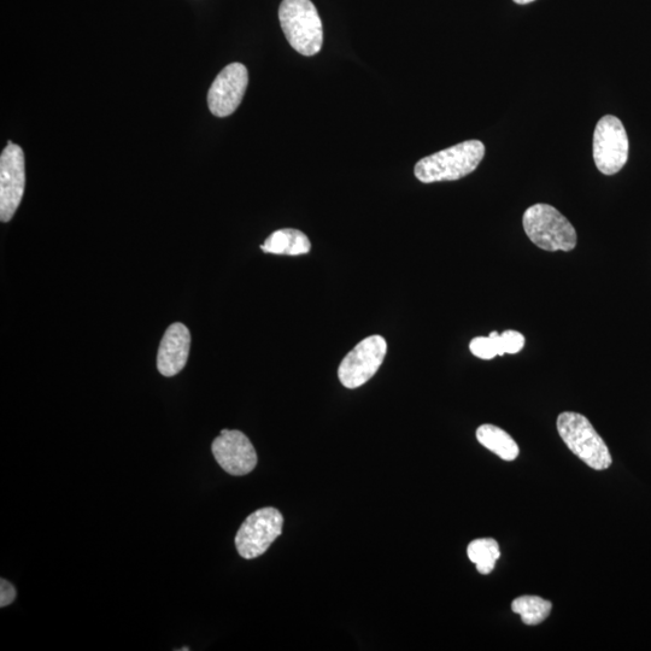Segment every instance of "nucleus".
<instances>
[{
    "label": "nucleus",
    "instance_id": "nucleus-16",
    "mask_svg": "<svg viewBox=\"0 0 651 651\" xmlns=\"http://www.w3.org/2000/svg\"><path fill=\"white\" fill-rule=\"evenodd\" d=\"M498 332L490 333L489 337L474 338L469 344L472 354L478 359L492 360L496 356H500V349H498L497 336Z\"/></svg>",
    "mask_w": 651,
    "mask_h": 651
},
{
    "label": "nucleus",
    "instance_id": "nucleus-18",
    "mask_svg": "<svg viewBox=\"0 0 651 651\" xmlns=\"http://www.w3.org/2000/svg\"><path fill=\"white\" fill-rule=\"evenodd\" d=\"M15 586L8 582L7 579L0 580V607L10 606L15 601Z\"/></svg>",
    "mask_w": 651,
    "mask_h": 651
},
{
    "label": "nucleus",
    "instance_id": "nucleus-14",
    "mask_svg": "<svg viewBox=\"0 0 651 651\" xmlns=\"http://www.w3.org/2000/svg\"><path fill=\"white\" fill-rule=\"evenodd\" d=\"M469 560L475 563L480 574H490L494 571L496 562L500 559V545L492 538L475 539L468 545Z\"/></svg>",
    "mask_w": 651,
    "mask_h": 651
},
{
    "label": "nucleus",
    "instance_id": "nucleus-6",
    "mask_svg": "<svg viewBox=\"0 0 651 651\" xmlns=\"http://www.w3.org/2000/svg\"><path fill=\"white\" fill-rule=\"evenodd\" d=\"M629 158V138L618 117L607 115L598 121L594 133V160L604 175H614Z\"/></svg>",
    "mask_w": 651,
    "mask_h": 651
},
{
    "label": "nucleus",
    "instance_id": "nucleus-1",
    "mask_svg": "<svg viewBox=\"0 0 651 651\" xmlns=\"http://www.w3.org/2000/svg\"><path fill=\"white\" fill-rule=\"evenodd\" d=\"M484 156L485 146L482 142L467 140L421 158L414 169L415 177L424 184L459 180L473 173Z\"/></svg>",
    "mask_w": 651,
    "mask_h": 651
},
{
    "label": "nucleus",
    "instance_id": "nucleus-10",
    "mask_svg": "<svg viewBox=\"0 0 651 651\" xmlns=\"http://www.w3.org/2000/svg\"><path fill=\"white\" fill-rule=\"evenodd\" d=\"M215 460L225 472L242 477L254 471L257 454L254 445L243 432L222 430L211 444Z\"/></svg>",
    "mask_w": 651,
    "mask_h": 651
},
{
    "label": "nucleus",
    "instance_id": "nucleus-15",
    "mask_svg": "<svg viewBox=\"0 0 651 651\" xmlns=\"http://www.w3.org/2000/svg\"><path fill=\"white\" fill-rule=\"evenodd\" d=\"M553 604L538 596H521L512 603L515 614H519L525 625L542 624L549 617Z\"/></svg>",
    "mask_w": 651,
    "mask_h": 651
},
{
    "label": "nucleus",
    "instance_id": "nucleus-11",
    "mask_svg": "<svg viewBox=\"0 0 651 651\" xmlns=\"http://www.w3.org/2000/svg\"><path fill=\"white\" fill-rule=\"evenodd\" d=\"M191 333L180 322L170 325L162 338L157 355V369L163 377L179 374L189 360Z\"/></svg>",
    "mask_w": 651,
    "mask_h": 651
},
{
    "label": "nucleus",
    "instance_id": "nucleus-2",
    "mask_svg": "<svg viewBox=\"0 0 651 651\" xmlns=\"http://www.w3.org/2000/svg\"><path fill=\"white\" fill-rule=\"evenodd\" d=\"M279 20L287 41L298 54H319L324 44V27L312 0H283Z\"/></svg>",
    "mask_w": 651,
    "mask_h": 651
},
{
    "label": "nucleus",
    "instance_id": "nucleus-13",
    "mask_svg": "<svg viewBox=\"0 0 651 651\" xmlns=\"http://www.w3.org/2000/svg\"><path fill=\"white\" fill-rule=\"evenodd\" d=\"M477 439L486 449L504 461H514L519 456L518 444L510 434L495 425H482L477 430Z\"/></svg>",
    "mask_w": 651,
    "mask_h": 651
},
{
    "label": "nucleus",
    "instance_id": "nucleus-19",
    "mask_svg": "<svg viewBox=\"0 0 651 651\" xmlns=\"http://www.w3.org/2000/svg\"><path fill=\"white\" fill-rule=\"evenodd\" d=\"M514 2H515L516 4L524 5V4H530V3H532V2H535V0H514Z\"/></svg>",
    "mask_w": 651,
    "mask_h": 651
},
{
    "label": "nucleus",
    "instance_id": "nucleus-4",
    "mask_svg": "<svg viewBox=\"0 0 651 651\" xmlns=\"http://www.w3.org/2000/svg\"><path fill=\"white\" fill-rule=\"evenodd\" d=\"M557 431L568 449L586 465L604 471L612 465V456L606 442L584 415L566 412L557 418Z\"/></svg>",
    "mask_w": 651,
    "mask_h": 651
},
{
    "label": "nucleus",
    "instance_id": "nucleus-5",
    "mask_svg": "<svg viewBox=\"0 0 651 651\" xmlns=\"http://www.w3.org/2000/svg\"><path fill=\"white\" fill-rule=\"evenodd\" d=\"M284 516L278 509L267 507L256 510L245 519L236 536V547L246 560L265 554L283 532Z\"/></svg>",
    "mask_w": 651,
    "mask_h": 651
},
{
    "label": "nucleus",
    "instance_id": "nucleus-17",
    "mask_svg": "<svg viewBox=\"0 0 651 651\" xmlns=\"http://www.w3.org/2000/svg\"><path fill=\"white\" fill-rule=\"evenodd\" d=\"M500 356L504 354L515 355L520 353L525 346V337L520 332L506 331L496 336Z\"/></svg>",
    "mask_w": 651,
    "mask_h": 651
},
{
    "label": "nucleus",
    "instance_id": "nucleus-3",
    "mask_svg": "<svg viewBox=\"0 0 651 651\" xmlns=\"http://www.w3.org/2000/svg\"><path fill=\"white\" fill-rule=\"evenodd\" d=\"M523 225L527 237L539 249L568 252L577 246L576 228L549 204H535L527 209Z\"/></svg>",
    "mask_w": 651,
    "mask_h": 651
},
{
    "label": "nucleus",
    "instance_id": "nucleus-8",
    "mask_svg": "<svg viewBox=\"0 0 651 651\" xmlns=\"http://www.w3.org/2000/svg\"><path fill=\"white\" fill-rule=\"evenodd\" d=\"M26 186L25 154L19 145L8 142L0 156V220L13 219Z\"/></svg>",
    "mask_w": 651,
    "mask_h": 651
},
{
    "label": "nucleus",
    "instance_id": "nucleus-9",
    "mask_svg": "<svg viewBox=\"0 0 651 651\" xmlns=\"http://www.w3.org/2000/svg\"><path fill=\"white\" fill-rule=\"evenodd\" d=\"M248 85V69L242 63H231L222 69L208 92L211 114L217 117L232 115L242 103Z\"/></svg>",
    "mask_w": 651,
    "mask_h": 651
},
{
    "label": "nucleus",
    "instance_id": "nucleus-7",
    "mask_svg": "<svg viewBox=\"0 0 651 651\" xmlns=\"http://www.w3.org/2000/svg\"><path fill=\"white\" fill-rule=\"evenodd\" d=\"M387 343L385 338L368 337L357 344L344 357L338 369V377L346 389H357L365 385L379 371L385 360Z\"/></svg>",
    "mask_w": 651,
    "mask_h": 651
},
{
    "label": "nucleus",
    "instance_id": "nucleus-12",
    "mask_svg": "<svg viewBox=\"0 0 651 651\" xmlns=\"http://www.w3.org/2000/svg\"><path fill=\"white\" fill-rule=\"evenodd\" d=\"M261 249L266 254L301 256L308 254L312 244L303 232L293 228H283L272 233L261 245Z\"/></svg>",
    "mask_w": 651,
    "mask_h": 651
},
{
    "label": "nucleus",
    "instance_id": "nucleus-20",
    "mask_svg": "<svg viewBox=\"0 0 651 651\" xmlns=\"http://www.w3.org/2000/svg\"><path fill=\"white\" fill-rule=\"evenodd\" d=\"M179 650H180V651H189L190 648H181V649H179Z\"/></svg>",
    "mask_w": 651,
    "mask_h": 651
}]
</instances>
